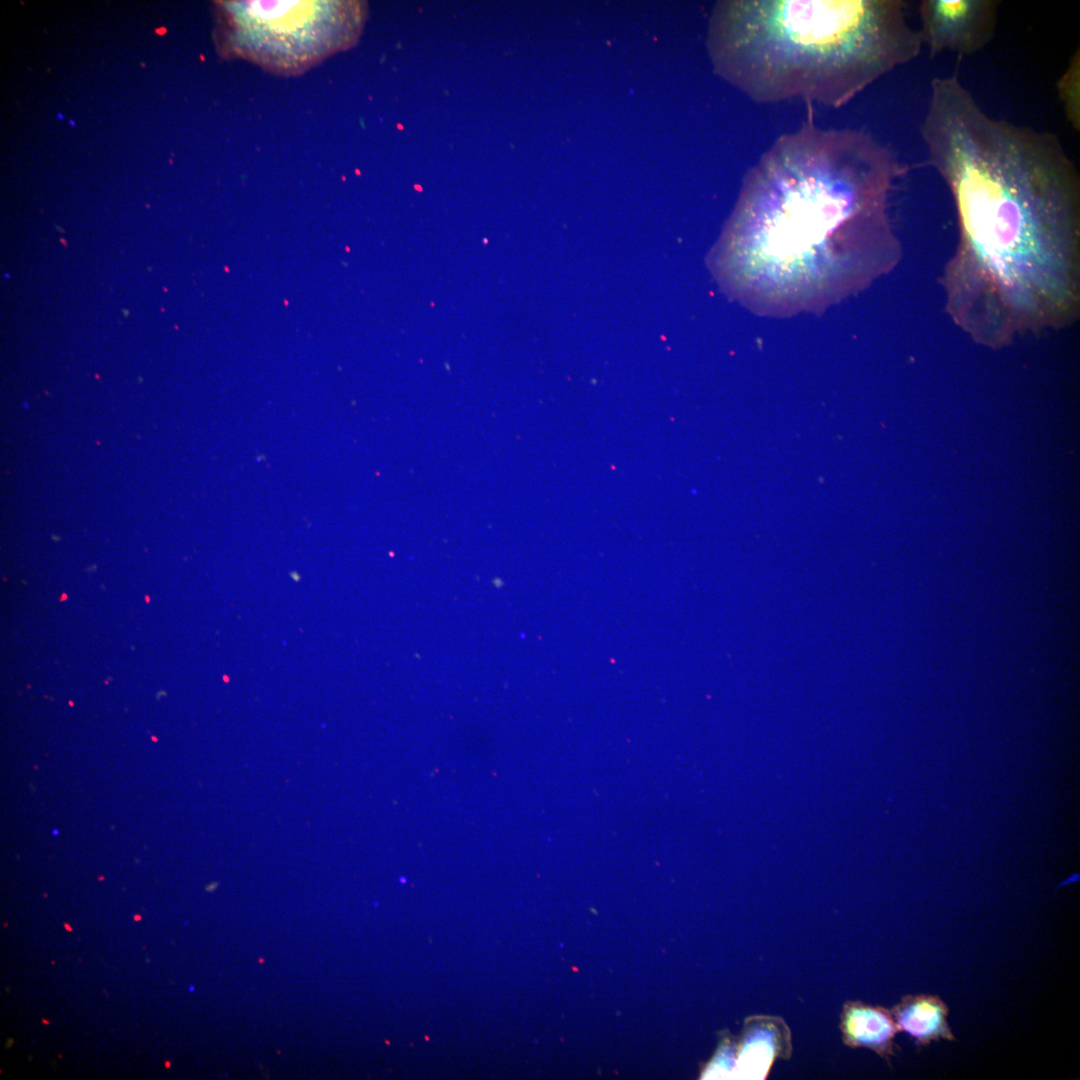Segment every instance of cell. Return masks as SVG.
<instances>
[{
    "label": "cell",
    "instance_id": "cell-7",
    "mask_svg": "<svg viewBox=\"0 0 1080 1080\" xmlns=\"http://www.w3.org/2000/svg\"><path fill=\"white\" fill-rule=\"evenodd\" d=\"M843 1042L852 1048H867L887 1062L895 1055L898 1032L891 1011L861 1001L847 1002L840 1016Z\"/></svg>",
    "mask_w": 1080,
    "mask_h": 1080
},
{
    "label": "cell",
    "instance_id": "cell-3",
    "mask_svg": "<svg viewBox=\"0 0 1080 1080\" xmlns=\"http://www.w3.org/2000/svg\"><path fill=\"white\" fill-rule=\"evenodd\" d=\"M902 0L721 1L715 71L755 102L801 97L838 108L923 46Z\"/></svg>",
    "mask_w": 1080,
    "mask_h": 1080
},
{
    "label": "cell",
    "instance_id": "cell-8",
    "mask_svg": "<svg viewBox=\"0 0 1080 1080\" xmlns=\"http://www.w3.org/2000/svg\"><path fill=\"white\" fill-rule=\"evenodd\" d=\"M891 1014L898 1031L907 1033L919 1048L939 1040L956 1041L948 1022L949 1007L937 995H906Z\"/></svg>",
    "mask_w": 1080,
    "mask_h": 1080
},
{
    "label": "cell",
    "instance_id": "cell-2",
    "mask_svg": "<svg viewBox=\"0 0 1080 1080\" xmlns=\"http://www.w3.org/2000/svg\"><path fill=\"white\" fill-rule=\"evenodd\" d=\"M903 171L871 134L821 129L811 104L747 173L710 262L725 291L754 312L818 311L900 260L887 215Z\"/></svg>",
    "mask_w": 1080,
    "mask_h": 1080
},
{
    "label": "cell",
    "instance_id": "cell-9",
    "mask_svg": "<svg viewBox=\"0 0 1080 1080\" xmlns=\"http://www.w3.org/2000/svg\"><path fill=\"white\" fill-rule=\"evenodd\" d=\"M57 117H58L59 119H61V120H62V119L64 118V117H63V115H62V114H60V113H58V114H57Z\"/></svg>",
    "mask_w": 1080,
    "mask_h": 1080
},
{
    "label": "cell",
    "instance_id": "cell-4",
    "mask_svg": "<svg viewBox=\"0 0 1080 1080\" xmlns=\"http://www.w3.org/2000/svg\"><path fill=\"white\" fill-rule=\"evenodd\" d=\"M223 50L271 72L295 75L354 45L362 1H221Z\"/></svg>",
    "mask_w": 1080,
    "mask_h": 1080
},
{
    "label": "cell",
    "instance_id": "cell-10",
    "mask_svg": "<svg viewBox=\"0 0 1080 1080\" xmlns=\"http://www.w3.org/2000/svg\"><path fill=\"white\" fill-rule=\"evenodd\" d=\"M69 122H70V125H71L72 127H74V126H75V122H74V121L70 120Z\"/></svg>",
    "mask_w": 1080,
    "mask_h": 1080
},
{
    "label": "cell",
    "instance_id": "cell-1",
    "mask_svg": "<svg viewBox=\"0 0 1080 1080\" xmlns=\"http://www.w3.org/2000/svg\"><path fill=\"white\" fill-rule=\"evenodd\" d=\"M921 135L954 199L946 310L999 348L1080 312V177L1058 136L987 114L958 74L931 82Z\"/></svg>",
    "mask_w": 1080,
    "mask_h": 1080
},
{
    "label": "cell",
    "instance_id": "cell-6",
    "mask_svg": "<svg viewBox=\"0 0 1080 1080\" xmlns=\"http://www.w3.org/2000/svg\"><path fill=\"white\" fill-rule=\"evenodd\" d=\"M792 1051L791 1034L785 1022L773 1016H752L745 1022L737 1049L734 1078L765 1079L778 1058Z\"/></svg>",
    "mask_w": 1080,
    "mask_h": 1080
},
{
    "label": "cell",
    "instance_id": "cell-5",
    "mask_svg": "<svg viewBox=\"0 0 1080 1080\" xmlns=\"http://www.w3.org/2000/svg\"><path fill=\"white\" fill-rule=\"evenodd\" d=\"M997 8L994 0H922V43L931 56L945 51L959 57L972 55L994 38Z\"/></svg>",
    "mask_w": 1080,
    "mask_h": 1080
}]
</instances>
